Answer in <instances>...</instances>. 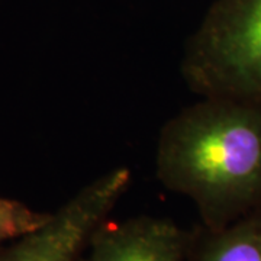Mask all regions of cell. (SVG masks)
Here are the masks:
<instances>
[{
    "label": "cell",
    "instance_id": "1",
    "mask_svg": "<svg viewBox=\"0 0 261 261\" xmlns=\"http://www.w3.org/2000/svg\"><path fill=\"white\" fill-rule=\"evenodd\" d=\"M155 174L218 229L261 205V102L199 97L160 130Z\"/></svg>",
    "mask_w": 261,
    "mask_h": 261
},
{
    "label": "cell",
    "instance_id": "5",
    "mask_svg": "<svg viewBox=\"0 0 261 261\" xmlns=\"http://www.w3.org/2000/svg\"><path fill=\"white\" fill-rule=\"evenodd\" d=\"M185 261H261V205L218 229H192Z\"/></svg>",
    "mask_w": 261,
    "mask_h": 261
},
{
    "label": "cell",
    "instance_id": "4",
    "mask_svg": "<svg viewBox=\"0 0 261 261\" xmlns=\"http://www.w3.org/2000/svg\"><path fill=\"white\" fill-rule=\"evenodd\" d=\"M190 238L192 229L168 218H109L94 232L82 261H185Z\"/></svg>",
    "mask_w": 261,
    "mask_h": 261
},
{
    "label": "cell",
    "instance_id": "3",
    "mask_svg": "<svg viewBox=\"0 0 261 261\" xmlns=\"http://www.w3.org/2000/svg\"><path fill=\"white\" fill-rule=\"evenodd\" d=\"M132 173L112 168L92 180L39 228L0 247V261H82L97 228L128 192Z\"/></svg>",
    "mask_w": 261,
    "mask_h": 261
},
{
    "label": "cell",
    "instance_id": "2",
    "mask_svg": "<svg viewBox=\"0 0 261 261\" xmlns=\"http://www.w3.org/2000/svg\"><path fill=\"white\" fill-rule=\"evenodd\" d=\"M199 97L261 102V0H215L180 63Z\"/></svg>",
    "mask_w": 261,
    "mask_h": 261
},
{
    "label": "cell",
    "instance_id": "6",
    "mask_svg": "<svg viewBox=\"0 0 261 261\" xmlns=\"http://www.w3.org/2000/svg\"><path fill=\"white\" fill-rule=\"evenodd\" d=\"M51 212H39L28 205L0 197V247L39 228L49 219Z\"/></svg>",
    "mask_w": 261,
    "mask_h": 261
}]
</instances>
